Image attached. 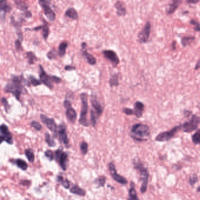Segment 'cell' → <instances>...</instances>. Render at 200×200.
<instances>
[{
    "label": "cell",
    "mask_w": 200,
    "mask_h": 200,
    "mask_svg": "<svg viewBox=\"0 0 200 200\" xmlns=\"http://www.w3.org/2000/svg\"><path fill=\"white\" fill-rule=\"evenodd\" d=\"M190 24L194 26V29L196 32H200V23L197 21L192 19L190 21Z\"/></svg>",
    "instance_id": "ee69618b"
},
{
    "label": "cell",
    "mask_w": 200,
    "mask_h": 200,
    "mask_svg": "<svg viewBox=\"0 0 200 200\" xmlns=\"http://www.w3.org/2000/svg\"><path fill=\"white\" fill-rule=\"evenodd\" d=\"M57 181L59 182H60L64 188H65L67 189L69 188L70 183H69V181H68L67 179H64L62 176H59L57 177Z\"/></svg>",
    "instance_id": "d590c367"
},
{
    "label": "cell",
    "mask_w": 200,
    "mask_h": 200,
    "mask_svg": "<svg viewBox=\"0 0 200 200\" xmlns=\"http://www.w3.org/2000/svg\"><path fill=\"white\" fill-rule=\"evenodd\" d=\"M39 4L44 10L45 15L50 21H54L56 18V14L50 7L51 1L40 0Z\"/></svg>",
    "instance_id": "ba28073f"
},
{
    "label": "cell",
    "mask_w": 200,
    "mask_h": 200,
    "mask_svg": "<svg viewBox=\"0 0 200 200\" xmlns=\"http://www.w3.org/2000/svg\"><path fill=\"white\" fill-rule=\"evenodd\" d=\"M45 141L49 147H53L56 146L55 140L48 133H45Z\"/></svg>",
    "instance_id": "e575fe53"
},
{
    "label": "cell",
    "mask_w": 200,
    "mask_h": 200,
    "mask_svg": "<svg viewBox=\"0 0 200 200\" xmlns=\"http://www.w3.org/2000/svg\"><path fill=\"white\" fill-rule=\"evenodd\" d=\"M128 200H140L137 197L133 182H130V187L129 190Z\"/></svg>",
    "instance_id": "d4e9b609"
},
{
    "label": "cell",
    "mask_w": 200,
    "mask_h": 200,
    "mask_svg": "<svg viewBox=\"0 0 200 200\" xmlns=\"http://www.w3.org/2000/svg\"><path fill=\"white\" fill-rule=\"evenodd\" d=\"M171 48L173 50H176V41H173L171 44Z\"/></svg>",
    "instance_id": "9f6ffc18"
},
{
    "label": "cell",
    "mask_w": 200,
    "mask_h": 200,
    "mask_svg": "<svg viewBox=\"0 0 200 200\" xmlns=\"http://www.w3.org/2000/svg\"><path fill=\"white\" fill-rule=\"evenodd\" d=\"M31 126L35 129L37 131H40L42 129L41 125L37 121H32L31 123Z\"/></svg>",
    "instance_id": "7bdbcfd3"
},
{
    "label": "cell",
    "mask_w": 200,
    "mask_h": 200,
    "mask_svg": "<svg viewBox=\"0 0 200 200\" xmlns=\"http://www.w3.org/2000/svg\"><path fill=\"white\" fill-rule=\"evenodd\" d=\"M43 20L44 21V24L42 25V36L44 37L45 40L48 39V37L49 36V25L48 24V22H46L43 18Z\"/></svg>",
    "instance_id": "d6a6232c"
},
{
    "label": "cell",
    "mask_w": 200,
    "mask_h": 200,
    "mask_svg": "<svg viewBox=\"0 0 200 200\" xmlns=\"http://www.w3.org/2000/svg\"><path fill=\"white\" fill-rule=\"evenodd\" d=\"M103 55L105 58L110 61L112 65L114 67H116L120 62L119 58L117 53L113 50H104L102 52Z\"/></svg>",
    "instance_id": "4fadbf2b"
},
{
    "label": "cell",
    "mask_w": 200,
    "mask_h": 200,
    "mask_svg": "<svg viewBox=\"0 0 200 200\" xmlns=\"http://www.w3.org/2000/svg\"><path fill=\"white\" fill-rule=\"evenodd\" d=\"M25 156L27 157L28 160H29V162L31 163H33L34 161L35 160V157H34V154L33 151L31 149H26L25 151Z\"/></svg>",
    "instance_id": "8d00e7d4"
},
{
    "label": "cell",
    "mask_w": 200,
    "mask_h": 200,
    "mask_svg": "<svg viewBox=\"0 0 200 200\" xmlns=\"http://www.w3.org/2000/svg\"><path fill=\"white\" fill-rule=\"evenodd\" d=\"M23 15L26 18H30L32 17V13H31V12L30 11L28 10V11L24 12Z\"/></svg>",
    "instance_id": "f907efd6"
},
{
    "label": "cell",
    "mask_w": 200,
    "mask_h": 200,
    "mask_svg": "<svg viewBox=\"0 0 200 200\" xmlns=\"http://www.w3.org/2000/svg\"><path fill=\"white\" fill-rule=\"evenodd\" d=\"M200 124V117L196 114H192L190 120L188 122H185L182 125H181L183 132L185 133H191L196 130Z\"/></svg>",
    "instance_id": "8992f818"
},
{
    "label": "cell",
    "mask_w": 200,
    "mask_h": 200,
    "mask_svg": "<svg viewBox=\"0 0 200 200\" xmlns=\"http://www.w3.org/2000/svg\"><path fill=\"white\" fill-rule=\"evenodd\" d=\"M14 163L17 166V167L21 168L22 170H26L28 168L27 163L23 160L21 159H17L14 160Z\"/></svg>",
    "instance_id": "4dcf8cb0"
},
{
    "label": "cell",
    "mask_w": 200,
    "mask_h": 200,
    "mask_svg": "<svg viewBox=\"0 0 200 200\" xmlns=\"http://www.w3.org/2000/svg\"><path fill=\"white\" fill-rule=\"evenodd\" d=\"M90 103L92 107V109L96 111L99 116H100L103 111V108L98 102L95 95H92L90 98Z\"/></svg>",
    "instance_id": "e0dca14e"
},
{
    "label": "cell",
    "mask_w": 200,
    "mask_h": 200,
    "mask_svg": "<svg viewBox=\"0 0 200 200\" xmlns=\"http://www.w3.org/2000/svg\"><path fill=\"white\" fill-rule=\"evenodd\" d=\"M1 103H2V105L4 107V110L8 113L9 111H10V109L11 106L9 105L7 99L5 97H2V99H1Z\"/></svg>",
    "instance_id": "60d3db41"
},
{
    "label": "cell",
    "mask_w": 200,
    "mask_h": 200,
    "mask_svg": "<svg viewBox=\"0 0 200 200\" xmlns=\"http://www.w3.org/2000/svg\"><path fill=\"white\" fill-rule=\"evenodd\" d=\"M26 56H27V58L28 59V64L30 65L34 64L35 62L38 60V58H37L36 55L32 51H29V52H26Z\"/></svg>",
    "instance_id": "f546056e"
},
{
    "label": "cell",
    "mask_w": 200,
    "mask_h": 200,
    "mask_svg": "<svg viewBox=\"0 0 200 200\" xmlns=\"http://www.w3.org/2000/svg\"><path fill=\"white\" fill-rule=\"evenodd\" d=\"M81 52L82 55L84 56V58L86 59L88 63L91 65H95L96 64V58L90 53H89L87 51V44L86 42H83L81 44Z\"/></svg>",
    "instance_id": "9a60e30c"
},
{
    "label": "cell",
    "mask_w": 200,
    "mask_h": 200,
    "mask_svg": "<svg viewBox=\"0 0 200 200\" xmlns=\"http://www.w3.org/2000/svg\"><path fill=\"white\" fill-rule=\"evenodd\" d=\"M70 192L72 194H76L78 196H85L86 192L85 191H84L83 189L81 188L80 187H79L78 185H74L70 190Z\"/></svg>",
    "instance_id": "83f0119b"
},
{
    "label": "cell",
    "mask_w": 200,
    "mask_h": 200,
    "mask_svg": "<svg viewBox=\"0 0 200 200\" xmlns=\"http://www.w3.org/2000/svg\"><path fill=\"white\" fill-rule=\"evenodd\" d=\"M144 110V105L140 101H137L134 105V115L137 118H140L142 117L143 111Z\"/></svg>",
    "instance_id": "d6986e66"
},
{
    "label": "cell",
    "mask_w": 200,
    "mask_h": 200,
    "mask_svg": "<svg viewBox=\"0 0 200 200\" xmlns=\"http://www.w3.org/2000/svg\"><path fill=\"white\" fill-rule=\"evenodd\" d=\"M40 81L46 86L52 89L53 88V84H59L62 79L56 76H51L46 73L41 65H40Z\"/></svg>",
    "instance_id": "3957f363"
},
{
    "label": "cell",
    "mask_w": 200,
    "mask_h": 200,
    "mask_svg": "<svg viewBox=\"0 0 200 200\" xmlns=\"http://www.w3.org/2000/svg\"><path fill=\"white\" fill-rule=\"evenodd\" d=\"M109 82V85H110L111 87L117 86L119 84L118 75L117 74H114L113 75H112Z\"/></svg>",
    "instance_id": "836d02e7"
},
{
    "label": "cell",
    "mask_w": 200,
    "mask_h": 200,
    "mask_svg": "<svg viewBox=\"0 0 200 200\" xmlns=\"http://www.w3.org/2000/svg\"><path fill=\"white\" fill-rule=\"evenodd\" d=\"M1 130V143L3 141H6L9 144H12L13 138L12 134L9 131L8 126L5 124H2L0 127Z\"/></svg>",
    "instance_id": "8fae6325"
},
{
    "label": "cell",
    "mask_w": 200,
    "mask_h": 200,
    "mask_svg": "<svg viewBox=\"0 0 200 200\" xmlns=\"http://www.w3.org/2000/svg\"><path fill=\"white\" fill-rule=\"evenodd\" d=\"M131 137L137 141H144L147 140V138L150 136V131L148 126L137 123L134 125L130 131Z\"/></svg>",
    "instance_id": "7a4b0ae2"
},
{
    "label": "cell",
    "mask_w": 200,
    "mask_h": 200,
    "mask_svg": "<svg viewBox=\"0 0 200 200\" xmlns=\"http://www.w3.org/2000/svg\"><path fill=\"white\" fill-rule=\"evenodd\" d=\"M65 15L67 17L70 18L73 20H76L79 18L77 11L73 8H69L66 11Z\"/></svg>",
    "instance_id": "603a6c76"
},
{
    "label": "cell",
    "mask_w": 200,
    "mask_h": 200,
    "mask_svg": "<svg viewBox=\"0 0 200 200\" xmlns=\"http://www.w3.org/2000/svg\"><path fill=\"white\" fill-rule=\"evenodd\" d=\"M109 171H110V173L111 174L112 178H113L116 181H117V182L122 185H126L127 184V181L126 178L117 173L116 169L115 166L113 164V163H110L109 164Z\"/></svg>",
    "instance_id": "5bb4252c"
},
{
    "label": "cell",
    "mask_w": 200,
    "mask_h": 200,
    "mask_svg": "<svg viewBox=\"0 0 200 200\" xmlns=\"http://www.w3.org/2000/svg\"><path fill=\"white\" fill-rule=\"evenodd\" d=\"M182 1L180 0H173L169 4L168 7L166 10V13L167 15H171L175 12V11L178 9L179 5L181 4Z\"/></svg>",
    "instance_id": "ffe728a7"
},
{
    "label": "cell",
    "mask_w": 200,
    "mask_h": 200,
    "mask_svg": "<svg viewBox=\"0 0 200 200\" xmlns=\"http://www.w3.org/2000/svg\"><path fill=\"white\" fill-rule=\"evenodd\" d=\"M200 69V59L197 62L196 65H195V67H194V70H197L198 69Z\"/></svg>",
    "instance_id": "f5cc1de1"
},
{
    "label": "cell",
    "mask_w": 200,
    "mask_h": 200,
    "mask_svg": "<svg viewBox=\"0 0 200 200\" xmlns=\"http://www.w3.org/2000/svg\"><path fill=\"white\" fill-rule=\"evenodd\" d=\"M58 54V53L56 52V51H55V49H52L51 50H50L46 54V56L49 59H53L55 58H56L57 55Z\"/></svg>",
    "instance_id": "ab89813d"
},
{
    "label": "cell",
    "mask_w": 200,
    "mask_h": 200,
    "mask_svg": "<svg viewBox=\"0 0 200 200\" xmlns=\"http://www.w3.org/2000/svg\"><path fill=\"white\" fill-rule=\"evenodd\" d=\"M42 84V82L40 80L37 79L33 75H29L28 77V80H26V85L29 86L31 85L33 86H40Z\"/></svg>",
    "instance_id": "cb8c5ba5"
},
{
    "label": "cell",
    "mask_w": 200,
    "mask_h": 200,
    "mask_svg": "<svg viewBox=\"0 0 200 200\" xmlns=\"http://www.w3.org/2000/svg\"><path fill=\"white\" fill-rule=\"evenodd\" d=\"M21 42L22 41L21 40H20L19 39L15 40V49H17V51H20L22 49Z\"/></svg>",
    "instance_id": "bcb514c9"
},
{
    "label": "cell",
    "mask_w": 200,
    "mask_h": 200,
    "mask_svg": "<svg viewBox=\"0 0 200 200\" xmlns=\"http://www.w3.org/2000/svg\"><path fill=\"white\" fill-rule=\"evenodd\" d=\"M12 9L11 5L10 4H8V2L5 0H2L0 2V11L1 12H3L2 14H1V18H2L4 15V17L5 18V14L11 11Z\"/></svg>",
    "instance_id": "44dd1931"
},
{
    "label": "cell",
    "mask_w": 200,
    "mask_h": 200,
    "mask_svg": "<svg viewBox=\"0 0 200 200\" xmlns=\"http://www.w3.org/2000/svg\"><path fill=\"white\" fill-rule=\"evenodd\" d=\"M66 116L68 121L71 123H74L77 118V113L76 111L71 106L66 109Z\"/></svg>",
    "instance_id": "7402d4cb"
},
{
    "label": "cell",
    "mask_w": 200,
    "mask_h": 200,
    "mask_svg": "<svg viewBox=\"0 0 200 200\" xmlns=\"http://www.w3.org/2000/svg\"><path fill=\"white\" fill-rule=\"evenodd\" d=\"M105 182H106V177L104 176L100 177L95 180V183H96L99 185V187H103L105 184Z\"/></svg>",
    "instance_id": "b9f144b4"
},
{
    "label": "cell",
    "mask_w": 200,
    "mask_h": 200,
    "mask_svg": "<svg viewBox=\"0 0 200 200\" xmlns=\"http://www.w3.org/2000/svg\"><path fill=\"white\" fill-rule=\"evenodd\" d=\"M24 83L26 84V80H25L22 76H18L12 75L10 81L6 84L4 90L6 93H12L17 100H20L21 96L25 89L24 86L23 85Z\"/></svg>",
    "instance_id": "6da1fadb"
},
{
    "label": "cell",
    "mask_w": 200,
    "mask_h": 200,
    "mask_svg": "<svg viewBox=\"0 0 200 200\" xmlns=\"http://www.w3.org/2000/svg\"><path fill=\"white\" fill-rule=\"evenodd\" d=\"M75 69H76L75 67L72 66V65H65V70H67V71L75 70Z\"/></svg>",
    "instance_id": "816d5d0a"
},
{
    "label": "cell",
    "mask_w": 200,
    "mask_h": 200,
    "mask_svg": "<svg viewBox=\"0 0 200 200\" xmlns=\"http://www.w3.org/2000/svg\"><path fill=\"white\" fill-rule=\"evenodd\" d=\"M80 97L82 102V108L80 114V118L79 119V123L83 126L88 127L89 123L87 119L88 112L89 110L88 95L86 93H82L80 95Z\"/></svg>",
    "instance_id": "277c9868"
},
{
    "label": "cell",
    "mask_w": 200,
    "mask_h": 200,
    "mask_svg": "<svg viewBox=\"0 0 200 200\" xmlns=\"http://www.w3.org/2000/svg\"><path fill=\"white\" fill-rule=\"evenodd\" d=\"M199 181V178L197 174H194L192 176H191L189 178V183L191 185H194L196 183H197Z\"/></svg>",
    "instance_id": "f6af8a7d"
},
{
    "label": "cell",
    "mask_w": 200,
    "mask_h": 200,
    "mask_svg": "<svg viewBox=\"0 0 200 200\" xmlns=\"http://www.w3.org/2000/svg\"><path fill=\"white\" fill-rule=\"evenodd\" d=\"M134 168L140 172V180L141 181L140 191L141 193H144L146 192L147 189V185L149 178V171L147 169L144 167L143 164L140 163H134Z\"/></svg>",
    "instance_id": "5b68a950"
},
{
    "label": "cell",
    "mask_w": 200,
    "mask_h": 200,
    "mask_svg": "<svg viewBox=\"0 0 200 200\" xmlns=\"http://www.w3.org/2000/svg\"><path fill=\"white\" fill-rule=\"evenodd\" d=\"M45 155L49 160H52L54 159V155L51 150H47L45 152Z\"/></svg>",
    "instance_id": "7dc6e473"
},
{
    "label": "cell",
    "mask_w": 200,
    "mask_h": 200,
    "mask_svg": "<svg viewBox=\"0 0 200 200\" xmlns=\"http://www.w3.org/2000/svg\"><path fill=\"white\" fill-rule=\"evenodd\" d=\"M196 38L194 36H185L181 38V44L183 46L185 47L189 46L194 42Z\"/></svg>",
    "instance_id": "484cf974"
},
{
    "label": "cell",
    "mask_w": 200,
    "mask_h": 200,
    "mask_svg": "<svg viewBox=\"0 0 200 200\" xmlns=\"http://www.w3.org/2000/svg\"><path fill=\"white\" fill-rule=\"evenodd\" d=\"M14 3L15 4L16 7L18 9L20 10L21 11H24V12L28 11V5L25 3V1H21V0H15Z\"/></svg>",
    "instance_id": "f1b7e54d"
},
{
    "label": "cell",
    "mask_w": 200,
    "mask_h": 200,
    "mask_svg": "<svg viewBox=\"0 0 200 200\" xmlns=\"http://www.w3.org/2000/svg\"><path fill=\"white\" fill-rule=\"evenodd\" d=\"M80 149L82 153L84 155H86L88 151V145L87 143L85 141H82L80 144Z\"/></svg>",
    "instance_id": "f35d334b"
},
{
    "label": "cell",
    "mask_w": 200,
    "mask_h": 200,
    "mask_svg": "<svg viewBox=\"0 0 200 200\" xmlns=\"http://www.w3.org/2000/svg\"><path fill=\"white\" fill-rule=\"evenodd\" d=\"M57 137H58L60 141L67 145L69 143V140L67 135L66 127L64 125H59L58 126Z\"/></svg>",
    "instance_id": "2e32d148"
},
{
    "label": "cell",
    "mask_w": 200,
    "mask_h": 200,
    "mask_svg": "<svg viewBox=\"0 0 200 200\" xmlns=\"http://www.w3.org/2000/svg\"><path fill=\"white\" fill-rule=\"evenodd\" d=\"M99 115L92 109L90 110V122L93 127H95L96 124L97 119L99 117Z\"/></svg>",
    "instance_id": "1f68e13d"
},
{
    "label": "cell",
    "mask_w": 200,
    "mask_h": 200,
    "mask_svg": "<svg viewBox=\"0 0 200 200\" xmlns=\"http://www.w3.org/2000/svg\"><path fill=\"white\" fill-rule=\"evenodd\" d=\"M55 159L59 161V165L62 169L64 171L67 170V163L68 160V156L65 152L59 149L55 152Z\"/></svg>",
    "instance_id": "7c38bea8"
},
{
    "label": "cell",
    "mask_w": 200,
    "mask_h": 200,
    "mask_svg": "<svg viewBox=\"0 0 200 200\" xmlns=\"http://www.w3.org/2000/svg\"><path fill=\"white\" fill-rule=\"evenodd\" d=\"M64 106L66 109L69 108H70V107H71L72 105H71L70 102L67 99H65L64 102Z\"/></svg>",
    "instance_id": "681fc988"
},
{
    "label": "cell",
    "mask_w": 200,
    "mask_h": 200,
    "mask_svg": "<svg viewBox=\"0 0 200 200\" xmlns=\"http://www.w3.org/2000/svg\"><path fill=\"white\" fill-rule=\"evenodd\" d=\"M42 25H39L38 26H36V27L32 29V30L35 31H40V30L42 29Z\"/></svg>",
    "instance_id": "db71d44e"
},
{
    "label": "cell",
    "mask_w": 200,
    "mask_h": 200,
    "mask_svg": "<svg viewBox=\"0 0 200 200\" xmlns=\"http://www.w3.org/2000/svg\"><path fill=\"white\" fill-rule=\"evenodd\" d=\"M68 46V42L67 41L62 42L58 46V55L60 57H63L66 54V51Z\"/></svg>",
    "instance_id": "4316f807"
},
{
    "label": "cell",
    "mask_w": 200,
    "mask_h": 200,
    "mask_svg": "<svg viewBox=\"0 0 200 200\" xmlns=\"http://www.w3.org/2000/svg\"><path fill=\"white\" fill-rule=\"evenodd\" d=\"M114 7L116 9V14L120 16H125L127 13L126 8L123 2L118 1L114 4Z\"/></svg>",
    "instance_id": "ac0fdd59"
},
{
    "label": "cell",
    "mask_w": 200,
    "mask_h": 200,
    "mask_svg": "<svg viewBox=\"0 0 200 200\" xmlns=\"http://www.w3.org/2000/svg\"><path fill=\"white\" fill-rule=\"evenodd\" d=\"M123 112L125 114H126V115H128V116L134 114V111L133 109H130V108H123Z\"/></svg>",
    "instance_id": "c3c4849f"
},
{
    "label": "cell",
    "mask_w": 200,
    "mask_h": 200,
    "mask_svg": "<svg viewBox=\"0 0 200 200\" xmlns=\"http://www.w3.org/2000/svg\"><path fill=\"white\" fill-rule=\"evenodd\" d=\"M192 141L195 144H200V129L193 135Z\"/></svg>",
    "instance_id": "74e56055"
},
{
    "label": "cell",
    "mask_w": 200,
    "mask_h": 200,
    "mask_svg": "<svg viewBox=\"0 0 200 200\" xmlns=\"http://www.w3.org/2000/svg\"><path fill=\"white\" fill-rule=\"evenodd\" d=\"M199 2L200 1L199 0H197V1H196V0H194V1H192V0H188V1H187V2L188 3V4H196L199 3Z\"/></svg>",
    "instance_id": "11a10c76"
},
{
    "label": "cell",
    "mask_w": 200,
    "mask_h": 200,
    "mask_svg": "<svg viewBox=\"0 0 200 200\" xmlns=\"http://www.w3.org/2000/svg\"><path fill=\"white\" fill-rule=\"evenodd\" d=\"M181 129H182L181 125L175 126L174 128L168 131L164 132L158 134L156 136L155 140L157 141L160 142L168 141L170 139H171L176 135V134L177 133L179 130H181Z\"/></svg>",
    "instance_id": "52a82bcc"
},
{
    "label": "cell",
    "mask_w": 200,
    "mask_h": 200,
    "mask_svg": "<svg viewBox=\"0 0 200 200\" xmlns=\"http://www.w3.org/2000/svg\"><path fill=\"white\" fill-rule=\"evenodd\" d=\"M40 119L48 129L53 132L54 137H57L58 126L56 125L55 120L52 118H49L43 114H40Z\"/></svg>",
    "instance_id": "30bf717a"
},
{
    "label": "cell",
    "mask_w": 200,
    "mask_h": 200,
    "mask_svg": "<svg viewBox=\"0 0 200 200\" xmlns=\"http://www.w3.org/2000/svg\"><path fill=\"white\" fill-rule=\"evenodd\" d=\"M151 32V23L149 21L146 22L143 29L139 32L137 35L138 41L141 44L146 43L150 37Z\"/></svg>",
    "instance_id": "9c48e42d"
}]
</instances>
